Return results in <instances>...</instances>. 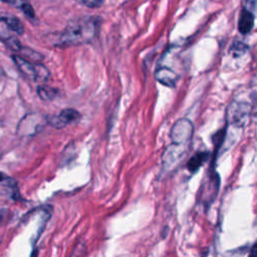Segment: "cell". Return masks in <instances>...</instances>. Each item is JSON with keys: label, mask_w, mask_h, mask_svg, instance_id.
Listing matches in <instances>:
<instances>
[{"label": "cell", "mask_w": 257, "mask_h": 257, "mask_svg": "<svg viewBox=\"0 0 257 257\" xmlns=\"http://www.w3.org/2000/svg\"><path fill=\"white\" fill-rule=\"evenodd\" d=\"M98 20L96 17H81L72 20L64 28L59 37L62 46L79 45L91 41L97 31Z\"/></svg>", "instance_id": "obj_1"}, {"label": "cell", "mask_w": 257, "mask_h": 257, "mask_svg": "<svg viewBox=\"0 0 257 257\" xmlns=\"http://www.w3.org/2000/svg\"><path fill=\"white\" fill-rule=\"evenodd\" d=\"M12 60L22 74L34 81L44 82L50 76L49 70L40 62H32L22 56L15 54L12 55Z\"/></svg>", "instance_id": "obj_2"}, {"label": "cell", "mask_w": 257, "mask_h": 257, "mask_svg": "<svg viewBox=\"0 0 257 257\" xmlns=\"http://www.w3.org/2000/svg\"><path fill=\"white\" fill-rule=\"evenodd\" d=\"M191 144L172 143L162 156V169L165 173L177 169L187 156Z\"/></svg>", "instance_id": "obj_3"}, {"label": "cell", "mask_w": 257, "mask_h": 257, "mask_svg": "<svg viewBox=\"0 0 257 257\" xmlns=\"http://www.w3.org/2000/svg\"><path fill=\"white\" fill-rule=\"evenodd\" d=\"M194 126L191 120L181 118L177 120L171 130L172 143L176 144H191L193 139Z\"/></svg>", "instance_id": "obj_4"}, {"label": "cell", "mask_w": 257, "mask_h": 257, "mask_svg": "<svg viewBox=\"0 0 257 257\" xmlns=\"http://www.w3.org/2000/svg\"><path fill=\"white\" fill-rule=\"evenodd\" d=\"M250 114V106L246 102L233 101L227 110V120L237 126L244 125Z\"/></svg>", "instance_id": "obj_5"}, {"label": "cell", "mask_w": 257, "mask_h": 257, "mask_svg": "<svg viewBox=\"0 0 257 257\" xmlns=\"http://www.w3.org/2000/svg\"><path fill=\"white\" fill-rule=\"evenodd\" d=\"M80 117L79 112L74 108H64L57 115L46 116V122L55 128H62L74 122Z\"/></svg>", "instance_id": "obj_6"}, {"label": "cell", "mask_w": 257, "mask_h": 257, "mask_svg": "<svg viewBox=\"0 0 257 257\" xmlns=\"http://www.w3.org/2000/svg\"><path fill=\"white\" fill-rule=\"evenodd\" d=\"M43 121H46V118L42 119L41 115L35 113L27 114L19 121L17 126V134L21 136L34 135L41 127Z\"/></svg>", "instance_id": "obj_7"}, {"label": "cell", "mask_w": 257, "mask_h": 257, "mask_svg": "<svg viewBox=\"0 0 257 257\" xmlns=\"http://www.w3.org/2000/svg\"><path fill=\"white\" fill-rule=\"evenodd\" d=\"M155 77L160 83L169 87H174L178 79L175 71L167 66L159 67L155 72Z\"/></svg>", "instance_id": "obj_8"}, {"label": "cell", "mask_w": 257, "mask_h": 257, "mask_svg": "<svg viewBox=\"0 0 257 257\" xmlns=\"http://www.w3.org/2000/svg\"><path fill=\"white\" fill-rule=\"evenodd\" d=\"M254 27V14L248 8H243L240 12L238 30L242 34H248Z\"/></svg>", "instance_id": "obj_9"}, {"label": "cell", "mask_w": 257, "mask_h": 257, "mask_svg": "<svg viewBox=\"0 0 257 257\" xmlns=\"http://www.w3.org/2000/svg\"><path fill=\"white\" fill-rule=\"evenodd\" d=\"M1 1L4 3H7L10 6L21 9L22 12L25 14V16L28 17L29 19H31V20L36 19L35 11L28 0H1Z\"/></svg>", "instance_id": "obj_10"}, {"label": "cell", "mask_w": 257, "mask_h": 257, "mask_svg": "<svg viewBox=\"0 0 257 257\" xmlns=\"http://www.w3.org/2000/svg\"><path fill=\"white\" fill-rule=\"evenodd\" d=\"M209 154L207 152H198L187 163V169L191 173H195L200 169V167L208 160Z\"/></svg>", "instance_id": "obj_11"}, {"label": "cell", "mask_w": 257, "mask_h": 257, "mask_svg": "<svg viewBox=\"0 0 257 257\" xmlns=\"http://www.w3.org/2000/svg\"><path fill=\"white\" fill-rule=\"evenodd\" d=\"M0 22H3L6 24V26L14 31L15 33L21 35L24 33V25L23 23L15 16H10V15H5V16H0Z\"/></svg>", "instance_id": "obj_12"}, {"label": "cell", "mask_w": 257, "mask_h": 257, "mask_svg": "<svg viewBox=\"0 0 257 257\" xmlns=\"http://www.w3.org/2000/svg\"><path fill=\"white\" fill-rule=\"evenodd\" d=\"M57 89L54 87L46 86V85H39L37 87V94L38 96L44 101H50L57 96Z\"/></svg>", "instance_id": "obj_13"}, {"label": "cell", "mask_w": 257, "mask_h": 257, "mask_svg": "<svg viewBox=\"0 0 257 257\" xmlns=\"http://www.w3.org/2000/svg\"><path fill=\"white\" fill-rule=\"evenodd\" d=\"M1 41L6 45V47H8L9 49H11L12 51L15 52H20V50L22 49V44L20 43V41L18 40L17 37L12 36V35H6V36H0Z\"/></svg>", "instance_id": "obj_14"}, {"label": "cell", "mask_w": 257, "mask_h": 257, "mask_svg": "<svg viewBox=\"0 0 257 257\" xmlns=\"http://www.w3.org/2000/svg\"><path fill=\"white\" fill-rule=\"evenodd\" d=\"M20 52L22 53V57L26 58L27 60L29 61H32V62H40L41 60H43V55L31 48H28V47H22V49L20 50Z\"/></svg>", "instance_id": "obj_15"}, {"label": "cell", "mask_w": 257, "mask_h": 257, "mask_svg": "<svg viewBox=\"0 0 257 257\" xmlns=\"http://www.w3.org/2000/svg\"><path fill=\"white\" fill-rule=\"evenodd\" d=\"M247 50H248V46L245 43L240 42V41H236L231 45V47L229 49V52L233 57L237 58V57H240V56L244 55L247 52Z\"/></svg>", "instance_id": "obj_16"}, {"label": "cell", "mask_w": 257, "mask_h": 257, "mask_svg": "<svg viewBox=\"0 0 257 257\" xmlns=\"http://www.w3.org/2000/svg\"><path fill=\"white\" fill-rule=\"evenodd\" d=\"M0 183L5 184L6 186L10 187V188H16L17 187V183L15 180L11 179L10 177H8L6 174L0 172Z\"/></svg>", "instance_id": "obj_17"}, {"label": "cell", "mask_w": 257, "mask_h": 257, "mask_svg": "<svg viewBox=\"0 0 257 257\" xmlns=\"http://www.w3.org/2000/svg\"><path fill=\"white\" fill-rule=\"evenodd\" d=\"M84 6L88 7V8H98L100 7L104 0H79Z\"/></svg>", "instance_id": "obj_18"}, {"label": "cell", "mask_w": 257, "mask_h": 257, "mask_svg": "<svg viewBox=\"0 0 257 257\" xmlns=\"http://www.w3.org/2000/svg\"><path fill=\"white\" fill-rule=\"evenodd\" d=\"M4 214H5V210L4 209H0V222L3 220Z\"/></svg>", "instance_id": "obj_19"}]
</instances>
